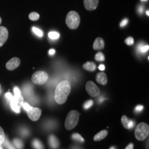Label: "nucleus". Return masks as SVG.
Listing matches in <instances>:
<instances>
[{"instance_id": "6e6552de", "label": "nucleus", "mask_w": 149, "mask_h": 149, "mask_svg": "<svg viewBox=\"0 0 149 149\" xmlns=\"http://www.w3.org/2000/svg\"><path fill=\"white\" fill-rule=\"evenodd\" d=\"M99 3V0H84V5L87 11L95 10Z\"/></svg>"}, {"instance_id": "412c9836", "label": "nucleus", "mask_w": 149, "mask_h": 149, "mask_svg": "<svg viewBox=\"0 0 149 149\" xmlns=\"http://www.w3.org/2000/svg\"><path fill=\"white\" fill-rule=\"evenodd\" d=\"M71 138H72V139L73 140H75V141H79V142H80V143H83V142L84 141V138L81 136V135H80L79 134H73L72 135Z\"/></svg>"}, {"instance_id": "9d476101", "label": "nucleus", "mask_w": 149, "mask_h": 149, "mask_svg": "<svg viewBox=\"0 0 149 149\" xmlns=\"http://www.w3.org/2000/svg\"><path fill=\"white\" fill-rule=\"evenodd\" d=\"M8 37V32L7 29L5 27H0V47L7 41Z\"/></svg>"}, {"instance_id": "79ce46f5", "label": "nucleus", "mask_w": 149, "mask_h": 149, "mask_svg": "<svg viewBox=\"0 0 149 149\" xmlns=\"http://www.w3.org/2000/svg\"><path fill=\"white\" fill-rule=\"evenodd\" d=\"M146 15H148V16H149V10H148V11H146Z\"/></svg>"}, {"instance_id": "393cba45", "label": "nucleus", "mask_w": 149, "mask_h": 149, "mask_svg": "<svg viewBox=\"0 0 149 149\" xmlns=\"http://www.w3.org/2000/svg\"><path fill=\"white\" fill-rule=\"evenodd\" d=\"M5 134L3 129L0 127V145H2L5 140Z\"/></svg>"}, {"instance_id": "7ed1b4c3", "label": "nucleus", "mask_w": 149, "mask_h": 149, "mask_svg": "<svg viewBox=\"0 0 149 149\" xmlns=\"http://www.w3.org/2000/svg\"><path fill=\"white\" fill-rule=\"evenodd\" d=\"M79 113L74 110L68 113L65 123V127L68 130H71L76 126L79 120Z\"/></svg>"}, {"instance_id": "b1692460", "label": "nucleus", "mask_w": 149, "mask_h": 149, "mask_svg": "<svg viewBox=\"0 0 149 149\" xmlns=\"http://www.w3.org/2000/svg\"><path fill=\"white\" fill-rule=\"evenodd\" d=\"M49 37L52 39H57L60 37V34L56 32H50L49 34Z\"/></svg>"}, {"instance_id": "cd10ccee", "label": "nucleus", "mask_w": 149, "mask_h": 149, "mask_svg": "<svg viewBox=\"0 0 149 149\" xmlns=\"http://www.w3.org/2000/svg\"><path fill=\"white\" fill-rule=\"evenodd\" d=\"M124 42L128 45H132L134 43L133 38L132 37H129L125 40Z\"/></svg>"}, {"instance_id": "0eeeda50", "label": "nucleus", "mask_w": 149, "mask_h": 149, "mask_svg": "<svg viewBox=\"0 0 149 149\" xmlns=\"http://www.w3.org/2000/svg\"><path fill=\"white\" fill-rule=\"evenodd\" d=\"M27 115L33 121H37L39 118L42 114V110L38 108L33 107L32 109L27 111Z\"/></svg>"}, {"instance_id": "423d86ee", "label": "nucleus", "mask_w": 149, "mask_h": 149, "mask_svg": "<svg viewBox=\"0 0 149 149\" xmlns=\"http://www.w3.org/2000/svg\"><path fill=\"white\" fill-rule=\"evenodd\" d=\"M86 89L88 95L91 97H96L100 94V90L98 87L91 81L87 82L86 85Z\"/></svg>"}, {"instance_id": "58836bf2", "label": "nucleus", "mask_w": 149, "mask_h": 149, "mask_svg": "<svg viewBox=\"0 0 149 149\" xmlns=\"http://www.w3.org/2000/svg\"><path fill=\"white\" fill-rule=\"evenodd\" d=\"M125 149H133V144L132 143L129 144Z\"/></svg>"}, {"instance_id": "7c9ffc66", "label": "nucleus", "mask_w": 149, "mask_h": 149, "mask_svg": "<svg viewBox=\"0 0 149 149\" xmlns=\"http://www.w3.org/2000/svg\"><path fill=\"white\" fill-rule=\"evenodd\" d=\"M144 109V106L142 105H138L135 108V112L136 113H140Z\"/></svg>"}, {"instance_id": "dca6fc26", "label": "nucleus", "mask_w": 149, "mask_h": 149, "mask_svg": "<svg viewBox=\"0 0 149 149\" xmlns=\"http://www.w3.org/2000/svg\"><path fill=\"white\" fill-rule=\"evenodd\" d=\"M108 135V131L106 130H102L98 133L96 135L94 136L93 140L95 141H100L102 139L105 138Z\"/></svg>"}, {"instance_id": "ea45409f", "label": "nucleus", "mask_w": 149, "mask_h": 149, "mask_svg": "<svg viewBox=\"0 0 149 149\" xmlns=\"http://www.w3.org/2000/svg\"><path fill=\"white\" fill-rule=\"evenodd\" d=\"M55 53V50L54 49H50L49 52V53L50 55H53Z\"/></svg>"}, {"instance_id": "f704fd0d", "label": "nucleus", "mask_w": 149, "mask_h": 149, "mask_svg": "<svg viewBox=\"0 0 149 149\" xmlns=\"http://www.w3.org/2000/svg\"><path fill=\"white\" fill-rule=\"evenodd\" d=\"M149 49V45H146V46H144L143 47H141V52L142 53H145L146 52H147Z\"/></svg>"}, {"instance_id": "a18cd8bd", "label": "nucleus", "mask_w": 149, "mask_h": 149, "mask_svg": "<svg viewBox=\"0 0 149 149\" xmlns=\"http://www.w3.org/2000/svg\"><path fill=\"white\" fill-rule=\"evenodd\" d=\"M0 149H3V148H2V146L1 145H0Z\"/></svg>"}, {"instance_id": "f3484780", "label": "nucleus", "mask_w": 149, "mask_h": 149, "mask_svg": "<svg viewBox=\"0 0 149 149\" xmlns=\"http://www.w3.org/2000/svg\"><path fill=\"white\" fill-rule=\"evenodd\" d=\"M12 100L20 108L22 107L23 104L24 103V98L22 95L20 96H16L15 95L13 96V98H12Z\"/></svg>"}, {"instance_id": "4be33fe9", "label": "nucleus", "mask_w": 149, "mask_h": 149, "mask_svg": "<svg viewBox=\"0 0 149 149\" xmlns=\"http://www.w3.org/2000/svg\"><path fill=\"white\" fill-rule=\"evenodd\" d=\"M10 103H11V108L13 109V111L16 112V113H19L21 112L20 107L18 106L12 100H10Z\"/></svg>"}, {"instance_id": "bb28decb", "label": "nucleus", "mask_w": 149, "mask_h": 149, "mask_svg": "<svg viewBox=\"0 0 149 149\" xmlns=\"http://www.w3.org/2000/svg\"><path fill=\"white\" fill-rule=\"evenodd\" d=\"M32 30L33 32L36 34L38 36L40 37H43V33L42 31L40 29H39L37 28H36V27H33L32 28Z\"/></svg>"}, {"instance_id": "39448f33", "label": "nucleus", "mask_w": 149, "mask_h": 149, "mask_svg": "<svg viewBox=\"0 0 149 149\" xmlns=\"http://www.w3.org/2000/svg\"><path fill=\"white\" fill-rule=\"evenodd\" d=\"M48 79V74L46 72L39 71L35 72L32 75V82L38 85L44 84Z\"/></svg>"}, {"instance_id": "aec40b11", "label": "nucleus", "mask_w": 149, "mask_h": 149, "mask_svg": "<svg viewBox=\"0 0 149 149\" xmlns=\"http://www.w3.org/2000/svg\"><path fill=\"white\" fill-rule=\"evenodd\" d=\"M13 144L18 149H22L23 148V143L22 141L19 139H15L13 140Z\"/></svg>"}, {"instance_id": "37998d69", "label": "nucleus", "mask_w": 149, "mask_h": 149, "mask_svg": "<svg viewBox=\"0 0 149 149\" xmlns=\"http://www.w3.org/2000/svg\"><path fill=\"white\" fill-rule=\"evenodd\" d=\"M110 149H116V148L115 147L113 146V147H112V148H110Z\"/></svg>"}, {"instance_id": "c03bdc74", "label": "nucleus", "mask_w": 149, "mask_h": 149, "mask_svg": "<svg viewBox=\"0 0 149 149\" xmlns=\"http://www.w3.org/2000/svg\"><path fill=\"white\" fill-rule=\"evenodd\" d=\"M1 23H2V19H1V18L0 17V24H1Z\"/></svg>"}, {"instance_id": "f8f14e48", "label": "nucleus", "mask_w": 149, "mask_h": 149, "mask_svg": "<svg viewBox=\"0 0 149 149\" xmlns=\"http://www.w3.org/2000/svg\"><path fill=\"white\" fill-rule=\"evenodd\" d=\"M93 48L96 50H101L104 48V41L101 37L96 38L93 44Z\"/></svg>"}, {"instance_id": "a211bd4d", "label": "nucleus", "mask_w": 149, "mask_h": 149, "mask_svg": "<svg viewBox=\"0 0 149 149\" xmlns=\"http://www.w3.org/2000/svg\"><path fill=\"white\" fill-rule=\"evenodd\" d=\"M33 148L36 149H43L44 146L42 142L38 139H34L32 142Z\"/></svg>"}, {"instance_id": "4c0bfd02", "label": "nucleus", "mask_w": 149, "mask_h": 149, "mask_svg": "<svg viewBox=\"0 0 149 149\" xmlns=\"http://www.w3.org/2000/svg\"><path fill=\"white\" fill-rule=\"evenodd\" d=\"M143 10H144V7H143V6H140V7H139V12L140 14H141V13L143 12Z\"/></svg>"}, {"instance_id": "49530a36", "label": "nucleus", "mask_w": 149, "mask_h": 149, "mask_svg": "<svg viewBox=\"0 0 149 149\" xmlns=\"http://www.w3.org/2000/svg\"><path fill=\"white\" fill-rule=\"evenodd\" d=\"M141 1H147V0H141Z\"/></svg>"}, {"instance_id": "c9c22d12", "label": "nucleus", "mask_w": 149, "mask_h": 149, "mask_svg": "<svg viewBox=\"0 0 149 149\" xmlns=\"http://www.w3.org/2000/svg\"><path fill=\"white\" fill-rule=\"evenodd\" d=\"M6 97L7 98V99H8L10 101L12 100V98H13V96L12 95V94H11L10 92H7V93H6L5 95Z\"/></svg>"}, {"instance_id": "c85d7f7f", "label": "nucleus", "mask_w": 149, "mask_h": 149, "mask_svg": "<svg viewBox=\"0 0 149 149\" xmlns=\"http://www.w3.org/2000/svg\"><path fill=\"white\" fill-rule=\"evenodd\" d=\"M93 104V101L92 100H88L87 102H86L84 104V108L85 109H88L90 108L92 106Z\"/></svg>"}, {"instance_id": "1a4fd4ad", "label": "nucleus", "mask_w": 149, "mask_h": 149, "mask_svg": "<svg viewBox=\"0 0 149 149\" xmlns=\"http://www.w3.org/2000/svg\"><path fill=\"white\" fill-rule=\"evenodd\" d=\"M20 63V59L18 58H13L7 63L6 66L8 70H13L19 66Z\"/></svg>"}, {"instance_id": "9b49d317", "label": "nucleus", "mask_w": 149, "mask_h": 149, "mask_svg": "<svg viewBox=\"0 0 149 149\" xmlns=\"http://www.w3.org/2000/svg\"><path fill=\"white\" fill-rule=\"evenodd\" d=\"M121 122L123 127L128 129H132L134 127L135 124V123L133 120L128 118L126 116H123L121 119Z\"/></svg>"}, {"instance_id": "4468645a", "label": "nucleus", "mask_w": 149, "mask_h": 149, "mask_svg": "<svg viewBox=\"0 0 149 149\" xmlns=\"http://www.w3.org/2000/svg\"><path fill=\"white\" fill-rule=\"evenodd\" d=\"M96 80L98 84L102 85H106L108 82L106 74L103 72H99L96 74Z\"/></svg>"}, {"instance_id": "c756f323", "label": "nucleus", "mask_w": 149, "mask_h": 149, "mask_svg": "<svg viewBox=\"0 0 149 149\" xmlns=\"http://www.w3.org/2000/svg\"><path fill=\"white\" fill-rule=\"evenodd\" d=\"M22 107H23V108H24V109L26 111H29V110H31V109H32V108H33V107L31 106L29 104H28L27 103H24L23 104V106Z\"/></svg>"}, {"instance_id": "a19ab883", "label": "nucleus", "mask_w": 149, "mask_h": 149, "mask_svg": "<svg viewBox=\"0 0 149 149\" xmlns=\"http://www.w3.org/2000/svg\"><path fill=\"white\" fill-rule=\"evenodd\" d=\"M81 149L79 147H78V146H73L72 148V149Z\"/></svg>"}, {"instance_id": "473e14b6", "label": "nucleus", "mask_w": 149, "mask_h": 149, "mask_svg": "<svg viewBox=\"0 0 149 149\" xmlns=\"http://www.w3.org/2000/svg\"><path fill=\"white\" fill-rule=\"evenodd\" d=\"M14 93H15V95L16 96H20L21 95V92L18 87H15L14 88Z\"/></svg>"}, {"instance_id": "2eb2a0df", "label": "nucleus", "mask_w": 149, "mask_h": 149, "mask_svg": "<svg viewBox=\"0 0 149 149\" xmlns=\"http://www.w3.org/2000/svg\"><path fill=\"white\" fill-rule=\"evenodd\" d=\"M84 69L88 71H94L96 69V65L95 63L92 61H88L83 65L82 66Z\"/></svg>"}, {"instance_id": "6ab92c4d", "label": "nucleus", "mask_w": 149, "mask_h": 149, "mask_svg": "<svg viewBox=\"0 0 149 149\" xmlns=\"http://www.w3.org/2000/svg\"><path fill=\"white\" fill-rule=\"evenodd\" d=\"M95 59L97 61H104L105 60V56L104 54L99 52L95 55Z\"/></svg>"}, {"instance_id": "a878e982", "label": "nucleus", "mask_w": 149, "mask_h": 149, "mask_svg": "<svg viewBox=\"0 0 149 149\" xmlns=\"http://www.w3.org/2000/svg\"><path fill=\"white\" fill-rule=\"evenodd\" d=\"M2 144L4 145V146L7 149H15V147L10 143V142L8 141L7 139L5 138V140Z\"/></svg>"}, {"instance_id": "5701e85b", "label": "nucleus", "mask_w": 149, "mask_h": 149, "mask_svg": "<svg viewBox=\"0 0 149 149\" xmlns=\"http://www.w3.org/2000/svg\"><path fill=\"white\" fill-rule=\"evenodd\" d=\"M39 17H40L39 15L36 12H31L29 15V19L32 21H37L38 19L39 18Z\"/></svg>"}, {"instance_id": "ddd939ff", "label": "nucleus", "mask_w": 149, "mask_h": 149, "mask_svg": "<svg viewBox=\"0 0 149 149\" xmlns=\"http://www.w3.org/2000/svg\"><path fill=\"white\" fill-rule=\"evenodd\" d=\"M49 144L52 149H58L60 144L59 140L55 135H50L49 137Z\"/></svg>"}, {"instance_id": "f257e3e1", "label": "nucleus", "mask_w": 149, "mask_h": 149, "mask_svg": "<svg viewBox=\"0 0 149 149\" xmlns=\"http://www.w3.org/2000/svg\"><path fill=\"white\" fill-rule=\"evenodd\" d=\"M71 90V86L69 82L64 80L60 82L57 86L54 94L55 101L59 104H62L66 101Z\"/></svg>"}, {"instance_id": "2f4dec72", "label": "nucleus", "mask_w": 149, "mask_h": 149, "mask_svg": "<svg viewBox=\"0 0 149 149\" xmlns=\"http://www.w3.org/2000/svg\"><path fill=\"white\" fill-rule=\"evenodd\" d=\"M21 134L23 136H27V135H28V134H29V131H28V130L27 129L23 128V129H21Z\"/></svg>"}, {"instance_id": "f03ea898", "label": "nucleus", "mask_w": 149, "mask_h": 149, "mask_svg": "<svg viewBox=\"0 0 149 149\" xmlns=\"http://www.w3.org/2000/svg\"><path fill=\"white\" fill-rule=\"evenodd\" d=\"M80 15L76 11H70L66 17V24L71 29H75L79 26Z\"/></svg>"}, {"instance_id": "e433bc0d", "label": "nucleus", "mask_w": 149, "mask_h": 149, "mask_svg": "<svg viewBox=\"0 0 149 149\" xmlns=\"http://www.w3.org/2000/svg\"><path fill=\"white\" fill-rule=\"evenodd\" d=\"M98 69H100V70L101 71H104L105 70V66L103 64H101L99 67H98Z\"/></svg>"}, {"instance_id": "20e7f679", "label": "nucleus", "mask_w": 149, "mask_h": 149, "mask_svg": "<svg viewBox=\"0 0 149 149\" xmlns=\"http://www.w3.org/2000/svg\"><path fill=\"white\" fill-rule=\"evenodd\" d=\"M149 134V125L145 123H139L135 130V136L136 139L140 141L144 140L147 138Z\"/></svg>"}, {"instance_id": "de8ad7c7", "label": "nucleus", "mask_w": 149, "mask_h": 149, "mask_svg": "<svg viewBox=\"0 0 149 149\" xmlns=\"http://www.w3.org/2000/svg\"><path fill=\"white\" fill-rule=\"evenodd\" d=\"M0 88H1V84H0Z\"/></svg>"}, {"instance_id": "72a5a7b5", "label": "nucleus", "mask_w": 149, "mask_h": 149, "mask_svg": "<svg viewBox=\"0 0 149 149\" xmlns=\"http://www.w3.org/2000/svg\"><path fill=\"white\" fill-rule=\"evenodd\" d=\"M128 23V20L127 19H123L122 21L121 22L120 24V26L121 27H124L125 26H126Z\"/></svg>"}]
</instances>
